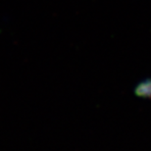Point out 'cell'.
Here are the masks:
<instances>
[{
  "label": "cell",
  "instance_id": "1",
  "mask_svg": "<svg viewBox=\"0 0 151 151\" xmlns=\"http://www.w3.org/2000/svg\"><path fill=\"white\" fill-rule=\"evenodd\" d=\"M134 94L140 98H151V78L141 81L134 87Z\"/></svg>",
  "mask_w": 151,
  "mask_h": 151
}]
</instances>
